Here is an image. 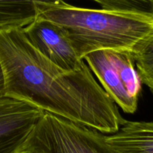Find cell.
<instances>
[{
    "mask_svg": "<svg viewBox=\"0 0 153 153\" xmlns=\"http://www.w3.org/2000/svg\"><path fill=\"white\" fill-rule=\"evenodd\" d=\"M0 65L4 97L108 135L126 122L86 64L60 68L31 46L23 28L0 30Z\"/></svg>",
    "mask_w": 153,
    "mask_h": 153,
    "instance_id": "obj_1",
    "label": "cell"
},
{
    "mask_svg": "<svg viewBox=\"0 0 153 153\" xmlns=\"http://www.w3.org/2000/svg\"><path fill=\"white\" fill-rule=\"evenodd\" d=\"M38 16L64 30L78 57L99 50L133 57L153 43V18L140 14L76 7L61 1H35Z\"/></svg>",
    "mask_w": 153,
    "mask_h": 153,
    "instance_id": "obj_2",
    "label": "cell"
},
{
    "mask_svg": "<svg viewBox=\"0 0 153 153\" xmlns=\"http://www.w3.org/2000/svg\"><path fill=\"white\" fill-rule=\"evenodd\" d=\"M22 153H120L105 134L45 112Z\"/></svg>",
    "mask_w": 153,
    "mask_h": 153,
    "instance_id": "obj_3",
    "label": "cell"
},
{
    "mask_svg": "<svg viewBox=\"0 0 153 153\" xmlns=\"http://www.w3.org/2000/svg\"><path fill=\"white\" fill-rule=\"evenodd\" d=\"M44 113L25 102L0 98V153H22Z\"/></svg>",
    "mask_w": 153,
    "mask_h": 153,
    "instance_id": "obj_4",
    "label": "cell"
},
{
    "mask_svg": "<svg viewBox=\"0 0 153 153\" xmlns=\"http://www.w3.org/2000/svg\"><path fill=\"white\" fill-rule=\"evenodd\" d=\"M23 31L31 46L60 68L75 71L85 64L78 57L64 30L57 24L37 16Z\"/></svg>",
    "mask_w": 153,
    "mask_h": 153,
    "instance_id": "obj_5",
    "label": "cell"
},
{
    "mask_svg": "<svg viewBox=\"0 0 153 153\" xmlns=\"http://www.w3.org/2000/svg\"><path fill=\"white\" fill-rule=\"evenodd\" d=\"M98 78L108 95L125 113L134 114L137 108V99L134 98L126 88L117 69L111 50H99L83 58Z\"/></svg>",
    "mask_w": 153,
    "mask_h": 153,
    "instance_id": "obj_6",
    "label": "cell"
},
{
    "mask_svg": "<svg viewBox=\"0 0 153 153\" xmlns=\"http://www.w3.org/2000/svg\"><path fill=\"white\" fill-rule=\"evenodd\" d=\"M105 137L120 153H153V122L126 120L117 132Z\"/></svg>",
    "mask_w": 153,
    "mask_h": 153,
    "instance_id": "obj_7",
    "label": "cell"
},
{
    "mask_svg": "<svg viewBox=\"0 0 153 153\" xmlns=\"http://www.w3.org/2000/svg\"><path fill=\"white\" fill-rule=\"evenodd\" d=\"M38 16L35 1L0 0V30L25 28Z\"/></svg>",
    "mask_w": 153,
    "mask_h": 153,
    "instance_id": "obj_8",
    "label": "cell"
},
{
    "mask_svg": "<svg viewBox=\"0 0 153 153\" xmlns=\"http://www.w3.org/2000/svg\"><path fill=\"white\" fill-rule=\"evenodd\" d=\"M112 59L128 92L138 100L141 91V80L134 69V57L125 52L111 50Z\"/></svg>",
    "mask_w": 153,
    "mask_h": 153,
    "instance_id": "obj_9",
    "label": "cell"
},
{
    "mask_svg": "<svg viewBox=\"0 0 153 153\" xmlns=\"http://www.w3.org/2000/svg\"><path fill=\"white\" fill-rule=\"evenodd\" d=\"M103 10L140 14L153 18V0H97Z\"/></svg>",
    "mask_w": 153,
    "mask_h": 153,
    "instance_id": "obj_10",
    "label": "cell"
},
{
    "mask_svg": "<svg viewBox=\"0 0 153 153\" xmlns=\"http://www.w3.org/2000/svg\"><path fill=\"white\" fill-rule=\"evenodd\" d=\"M134 59L141 82L153 94V43L134 57Z\"/></svg>",
    "mask_w": 153,
    "mask_h": 153,
    "instance_id": "obj_11",
    "label": "cell"
},
{
    "mask_svg": "<svg viewBox=\"0 0 153 153\" xmlns=\"http://www.w3.org/2000/svg\"><path fill=\"white\" fill-rule=\"evenodd\" d=\"M4 97V79L2 70L0 65V98Z\"/></svg>",
    "mask_w": 153,
    "mask_h": 153,
    "instance_id": "obj_12",
    "label": "cell"
}]
</instances>
